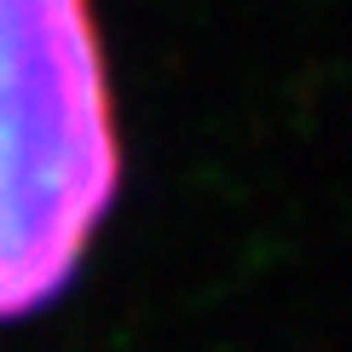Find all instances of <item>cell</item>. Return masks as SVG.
I'll list each match as a JSON object with an SVG mask.
<instances>
[{
	"label": "cell",
	"instance_id": "obj_1",
	"mask_svg": "<svg viewBox=\"0 0 352 352\" xmlns=\"http://www.w3.org/2000/svg\"><path fill=\"white\" fill-rule=\"evenodd\" d=\"M122 190L93 0H0V324L69 289Z\"/></svg>",
	"mask_w": 352,
	"mask_h": 352
}]
</instances>
